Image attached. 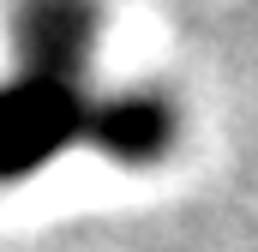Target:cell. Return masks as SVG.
<instances>
[{
    "mask_svg": "<svg viewBox=\"0 0 258 252\" xmlns=\"http://www.w3.org/2000/svg\"><path fill=\"white\" fill-rule=\"evenodd\" d=\"M90 30H96L90 0H30L18 12V54L36 78L72 84V72L90 48Z\"/></svg>",
    "mask_w": 258,
    "mask_h": 252,
    "instance_id": "2",
    "label": "cell"
},
{
    "mask_svg": "<svg viewBox=\"0 0 258 252\" xmlns=\"http://www.w3.org/2000/svg\"><path fill=\"white\" fill-rule=\"evenodd\" d=\"M78 132H84V108H78L72 84L24 72L18 84L0 90V180H18V174L42 168Z\"/></svg>",
    "mask_w": 258,
    "mask_h": 252,
    "instance_id": "1",
    "label": "cell"
},
{
    "mask_svg": "<svg viewBox=\"0 0 258 252\" xmlns=\"http://www.w3.org/2000/svg\"><path fill=\"white\" fill-rule=\"evenodd\" d=\"M84 132L120 162H150L168 144V108L156 96H114L96 114H84Z\"/></svg>",
    "mask_w": 258,
    "mask_h": 252,
    "instance_id": "3",
    "label": "cell"
}]
</instances>
